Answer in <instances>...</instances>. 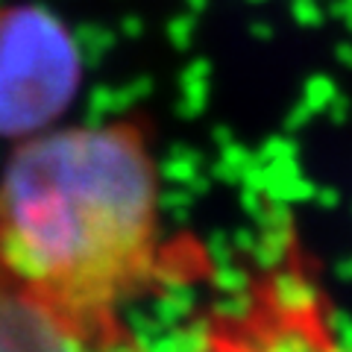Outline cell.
Here are the masks:
<instances>
[{
  "mask_svg": "<svg viewBox=\"0 0 352 352\" xmlns=\"http://www.w3.org/2000/svg\"><path fill=\"white\" fill-rule=\"evenodd\" d=\"M0 352H147L124 314L56 305L0 279Z\"/></svg>",
  "mask_w": 352,
  "mask_h": 352,
  "instance_id": "cell-3",
  "label": "cell"
},
{
  "mask_svg": "<svg viewBox=\"0 0 352 352\" xmlns=\"http://www.w3.org/2000/svg\"><path fill=\"white\" fill-rule=\"evenodd\" d=\"M147 118L53 126L0 168V279L91 314L173 279Z\"/></svg>",
  "mask_w": 352,
  "mask_h": 352,
  "instance_id": "cell-1",
  "label": "cell"
},
{
  "mask_svg": "<svg viewBox=\"0 0 352 352\" xmlns=\"http://www.w3.org/2000/svg\"><path fill=\"white\" fill-rule=\"evenodd\" d=\"M82 80V47L56 9L0 0V141L18 144L59 126Z\"/></svg>",
  "mask_w": 352,
  "mask_h": 352,
  "instance_id": "cell-2",
  "label": "cell"
}]
</instances>
